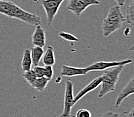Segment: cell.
I'll list each match as a JSON object with an SVG mask.
<instances>
[{
    "label": "cell",
    "mask_w": 134,
    "mask_h": 117,
    "mask_svg": "<svg viewBox=\"0 0 134 117\" xmlns=\"http://www.w3.org/2000/svg\"><path fill=\"white\" fill-rule=\"evenodd\" d=\"M133 62L131 59H126L122 61H113V62H105V61H98L91 64L86 68L88 73L91 71H103L110 68L119 67V66H126Z\"/></svg>",
    "instance_id": "7"
},
{
    "label": "cell",
    "mask_w": 134,
    "mask_h": 117,
    "mask_svg": "<svg viewBox=\"0 0 134 117\" xmlns=\"http://www.w3.org/2000/svg\"><path fill=\"white\" fill-rule=\"evenodd\" d=\"M41 60H43L44 66H53L55 63V54L54 49L52 46H48L45 52H44L43 58Z\"/></svg>",
    "instance_id": "12"
},
{
    "label": "cell",
    "mask_w": 134,
    "mask_h": 117,
    "mask_svg": "<svg viewBox=\"0 0 134 117\" xmlns=\"http://www.w3.org/2000/svg\"><path fill=\"white\" fill-rule=\"evenodd\" d=\"M98 0H68L66 10L79 16L90 6L99 5Z\"/></svg>",
    "instance_id": "4"
},
{
    "label": "cell",
    "mask_w": 134,
    "mask_h": 117,
    "mask_svg": "<svg viewBox=\"0 0 134 117\" xmlns=\"http://www.w3.org/2000/svg\"><path fill=\"white\" fill-rule=\"evenodd\" d=\"M101 117H119V114L117 113V112H113L109 111V112L104 113Z\"/></svg>",
    "instance_id": "23"
},
{
    "label": "cell",
    "mask_w": 134,
    "mask_h": 117,
    "mask_svg": "<svg viewBox=\"0 0 134 117\" xmlns=\"http://www.w3.org/2000/svg\"><path fill=\"white\" fill-rule=\"evenodd\" d=\"M44 77L45 78L51 81L52 79L53 76V68L52 66H44Z\"/></svg>",
    "instance_id": "19"
},
{
    "label": "cell",
    "mask_w": 134,
    "mask_h": 117,
    "mask_svg": "<svg viewBox=\"0 0 134 117\" xmlns=\"http://www.w3.org/2000/svg\"><path fill=\"white\" fill-rule=\"evenodd\" d=\"M125 21L129 24L131 27L133 26L134 24V3L133 1L130 3L129 6H128L127 10L126 12V15L125 16Z\"/></svg>",
    "instance_id": "16"
},
{
    "label": "cell",
    "mask_w": 134,
    "mask_h": 117,
    "mask_svg": "<svg viewBox=\"0 0 134 117\" xmlns=\"http://www.w3.org/2000/svg\"><path fill=\"white\" fill-rule=\"evenodd\" d=\"M134 93V78L133 77L130 79L127 83L123 87L122 90L120 91L119 95H117L116 101L115 104V108H118L121 105L123 100H125L129 95H132Z\"/></svg>",
    "instance_id": "9"
},
{
    "label": "cell",
    "mask_w": 134,
    "mask_h": 117,
    "mask_svg": "<svg viewBox=\"0 0 134 117\" xmlns=\"http://www.w3.org/2000/svg\"><path fill=\"white\" fill-rule=\"evenodd\" d=\"M74 83L71 81H66L65 88L64 103L63 109L59 117H70L71 115V110L74 107Z\"/></svg>",
    "instance_id": "5"
},
{
    "label": "cell",
    "mask_w": 134,
    "mask_h": 117,
    "mask_svg": "<svg viewBox=\"0 0 134 117\" xmlns=\"http://www.w3.org/2000/svg\"><path fill=\"white\" fill-rule=\"evenodd\" d=\"M123 68V66H119L109 68L107 70H105L102 74L103 80L100 84L101 87L98 93V98H102L108 93L115 91L120 74L121 73Z\"/></svg>",
    "instance_id": "3"
},
{
    "label": "cell",
    "mask_w": 134,
    "mask_h": 117,
    "mask_svg": "<svg viewBox=\"0 0 134 117\" xmlns=\"http://www.w3.org/2000/svg\"><path fill=\"white\" fill-rule=\"evenodd\" d=\"M33 70L35 71V74L37 78L43 77L44 74V67H39V66H35L33 68Z\"/></svg>",
    "instance_id": "21"
},
{
    "label": "cell",
    "mask_w": 134,
    "mask_h": 117,
    "mask_svg": "<svg viewBox=\"0 0 134 117\" xmlns=\"http://www.w3.org/2000/svg\"><path fill=\"white\" fill-rule=\"evenodd\" d=\"M35 30L32 36V41L35 46L44 48L46 43L45 30L41 24L35 26Z\"/></svg>",
    "instance_id": "11"
},
{
    "label": "cell",
    "mask_w": 134,
    "mask_h": 117,
    "mask_svg": "<svg viewBox=\"0 0 134 117\" xmlns=\"http://www.w3.org/2000/svg\"><path fill=\"white\" fill-rule=\"evenodd\" d=\"M85 68H77L70 67L67 65H63L62 67L60 75L67 77H73L76 76H84L88 74Z\"/></svg>",
    "instance_id": "10"
},
{
    "label": "cell",
    "mask_w": 134,
    "mask_h": 117,
    "mask_svg": "<svg viewBox=\"0 0 134 117\" xmlns=\"http://www.w3.org/2000/svg\"><path fill=\"white\" fill-rule=\"evenodd\" d=\"M49 81H50L48 80L44 77H43L36 78V80L34 81V83L31 85V87H33L34 89H35L38 91L43 92L45 89L46 87H47Z\"/></svg>",
    "instance_id": "15"
},
{
    "label": "cell",
    "mask_w": 134,
    "mask_h": 117,
    "mask_svg": "<svg viewBox=\"0 0 134 117\" xmlns=\"http://www.w3.org/2000/svg\"><path fill=\"white\" fill-rule=\"evenodd\" d=\"M125 22V17L121 10V7L115 6L110 8L107 15L103 20L102 30L105 37L119 30Z\"/></svg>",
    "instance_id": "2"
},
{
    "label": "cell",
    "mask_w": 134,
    "mask_h": 117,
    "mask_svg": "<svg viewBox=\"0 0 134 117\" xmlns=\"http://www.w3.org/2000/svg\"><path fill=\"white\" fill-rule=\"evenodd\" d=\"M65 0H42L41 4L44 8L47 16V24L51 26L53 23L55 16L57 15L62 3Z\"/></svg>",
    "instance_id": "6"
},
{
    "label": "cell",
    "mask_w": 134,
    "mask_h": 117,
    "mask_svg": "<svg viewBox=\"0 0 134 117\" xmlns=\"http://www.w3.org/2000/svg\"><path fill=\"white\" fill-rule=\"evenodd\" d=\"M102 80H103V77H102V75H100V76L98 77L95 78L90 83L88 84L86 87H84L82 89H81L78 92L77 95L74 98V101H73V104H74V106H75L76 103L79 101V100H80L82 98H84L86 94L94 91L96 88H98V86L101 84Z\"/></svg>",
    "instance_id": "8"
},
{
    "label": "cell",
    "mask_w": 134,
    "mask_h": 117,
    "mask_svg": "<svg viewBox=\"0 0 134 117\" xmlns=\"http://www.w3.org/2000/svg\"><path fill=\"white\" fill-rule=\"evenodd\" d=\"M32 62L31 55H30V50L29 49H26L23 54L22 62H21V67L24 72L28 71L32 68Z\"/></svg>",
    "instance_id": "14"
},
{
    "label": "cell",
    "mask_w": 134,
    "mask_h": 117,
    "mask_svg": "<svg viewBox=\"0 0 134 117\" xmlns=\"http://www.w3.org/2000/svg\"><path fill=\"white\" fill-rule=\"evenodd\" d=\"M76 117H92L91 112L87 109H80L76 112Z\"/></svg>",
    "instance_id": "20"
},
{
    "label": "cell",
    "mask_w": 134,
    "mask_h": 117,
    "mask_svg": "<svg viewBox=\"0 0 134 117\" xmlns=\"http://www.w3.org/2000/svg\"><path fill=\"white\" fill-rule=\"evenodd\" d=\"M23 77L25 79L26 81H27V82L30 84V86L32 85L34 81L37 78L36 76V74H35V71L32 68L30 70H28V71L24 72V73L23 74Z\"/></svg>",
    "instance_id": "17"
},
{
    "label": "cell",
    "mask_w": 134,
    "mask_h": 117,
    "mask_svg": "<svg viewBox=\"0 0 134 117\" xmlns=\"http://www.w3.org/2000/svg\"><path fill=\"white\" fill-rule=\"evenodd\" d=\"M0 14L9 18L20 20L31 25L41 24L40 16L23 10L11 1L0 0Z\"/></svg>",
    "instance_id": "1"
},
{
    "label": "cell",
    "mask_w": 134,
    "mask_h": 117,
    "mask_svg": "<svg viewBox=\"0 0 134 117\" xmlns=\"http://www.w3.org/2000/svg\"><path fill=\"white\" fill-rule=\"evenodd\" d=\"M115 2H117V6H123L125 5V2H126V0H114Z\"/></svg>",
    "instance_id": "24"
},
{
    "label": "cell",
    "mask_w": 134,
    "mask_h": 117,
    "mask_svg": "<svg viewBox=\"0 0 134 117\" xmlns=\"http://www.w3.org/2000/svg\"><path fill=\"white\" fill-rule=\"evenodd\" d=\"M58 35L61 38L66 40L68 41H70V42H77V41H79V39L77 38L74 35H73L72 34L66 33V32H60V33H59Z\"/></svg>",
    "instance_id": "18"
},
{
    "label": "cell",
    "mask_w": 134,
    "mask_h": 117,
    "mask_svg": "<svg viewBox=\"0 0 134 117\" xmlns=\"http://www.w3.org/2000/svg\"><path fill=\"white\" fill-rule=\"evenodd\" d=\"M44 54V49L43 48H40L37 46H35L30 50V55H31L32 62L34 66H38L41 59L43 58Z\"/></svg>",
    "instance_id": "13"
},
{
    "label": "cell",
    "mask_w": 134,
    "mask_h": 117,
    "mask_svg": "<svg viewBox=\"0 0 134 117\" xmlns=\"http://www.w3.org/2000/svg\"><path fill=\"white\" fill-rule=\"evenodd\" d=\"M125 117H134V108L133 106H131L129 110L124 112Z\"/></svg>",
    "instance_id": "22"
}]
</instances>
